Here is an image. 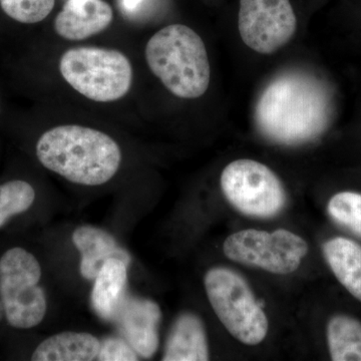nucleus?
I'll list each match as a JSON object with an SVG mask.
<instances>
[{
    "label": "nucleus",
    "mask_w": 361,
    "mask_h": 361,
    "mask_svg": "<svg viewBox=\"0 0 361 361\" xmlns=\"http://www.w3.org/2000/svg\"><path fill=\"white\" fill-rule=\"evenodd\" d=\"M332 99L315 75L302 71L280 73L258 97L254 118L259 132L286 146L314 141L329 127Z\"/></svg>",
    "instance_id": "obj_1"
},
{
    "label": "nucleus",
    "mask_w": 361,
    "mask_h": 361,
    "mask_svg": "<svg viewBox=\"0 0 361 361\" xmlns=\"http://www.w3.org/2000/svg\"><path fill=\"white\" fill-rule=\"evenodd\" d=\"M37 156L44 167L85 186L109 182L122 161L120 147L110 135L78 125L47 130L37 141Z\"/></svg>",
    "instance_id": "obj_2"
},
{
    "label": "nucleus",
    "mask_w": 361,
    "mask_h": 361,
    "mask_svg": "<svg viewBox=\"0 0 361 361\" xmlns=\"http://www.w3.org/2000/svg\"><path fill=\"white\" fill-rule=\"evenodd\" d=\"M145 56L149 70L174 96L198 99L208 90V52L200 35L189 26L161 28L149 39Z\"/></svg>",
    "instance_id": "obj_3"
},
{
    "label": "nucleus",
    "mask_w": 361,
    "mask_h": 361,
    "mask_svg": "<svg viewBox=\"0 0 361 361\" xmlns=\"http://www.w3.org/2000/svg\"><path fill=\"white\" fill-rule=\"evenodd\" d=\"M59 71L71 87L99 103L122 99L132 87V65L123 52L97 47L68 49L59 61Z\"/></svg>",
    "instance_id": "obj_4"
},
{
    "label": "nucleus",
    "mask_w": 361,
    "mask_h": 361,
    "mask_svg": "<svg viewBox=\"0 0 361 361\" xmlns=\"http://www.w3.org/2000/svg\"><path fill=\"white\" fill-rule=\"evenodd\" d=\"M207 296L214 312L237 341L257 345L267 336V316L245 279L227 268H213L205 276Z\"/></svg>",
    "instance_id": "obj_5"
},
{
    "label": "nucleus",
    "mask_w": 361,
    "mask_h": 361,
    "mask_svg": "<svg viewBox=\"0 0 361 361\" xmlns=\"http://www.w3.org/2000/svg\"><path fill=\"white\" fill-rule=\"evenodd\" d=\"M40 277L39 261L25 249H9L0 258V298L11 326L32 329L44 319L47 298Z\"/></svg>",
    "instance_id": "obj_6"
},
{
    "label": "nucleus",
    "mask_w": 361,
    "mask_h": 361,
    "mask_svg": "<svg viewBox=\"0 0 361 361\" xmlns=\"http://www.w3.org/2000/svg\"><path fill=\"white\" fill-rule=\"evenodd\" d=\"M220 180L229 203L251 217H273L286 202L281 180L260 161L249 159L232 161L223 170Z\"/></svg>",
    "instance_id": "obj_7"
},
{
    "label": "nucleus",
    "mask_w": 361,
    "mask_h": 361,
    "mask_svg": "<svg viewBox=\"0 0 361 361\" xmlns=\"http://www.w3.org/2000/svg\"><path fill=\"white\" fill-rule=\"evenodd\" d=\"M223 250L235 262L286 275L300 266L308 245L300 236L288 230L269 233L248 229L230 235L225 240Z\"/></svg>",
    "instance_id": "obj_8"
},
{
    "label": "nucleus",
    "mask_w": 361,
    "mask_h": 361,
    "mask_svg": "<svg viewBox=\"0 0 361 361\" xmlns=\"http://www.w3.org/2000/svg\"><path fill=\"white\" fill-rule=\"evenodd\" d=\"M296 30V14L289 0H240V37L252 51L275 54L290 42Z\"/></svg>",
    "instance_id": "obj_9"
},
{
    "label": "nucleus",
    "mask_w": 361,
    "mask_h": 361,
    "mask_svg": "<svg viewBox=\"0 0 361 361\" xmlns=\"http://www.w3.org/2000/svg\"><path fill=\"white\" fill-rule=\"evenodd\" d=\"M161 318L158 304L149 299L127 295L113 320L137 355L149 358L158 349Z\"/></svg>",
    "instance_id": "obj_10"
},
{
    "label": "nucleus",
    "mask_w": 361,
    "mask_h": 361,
    "mask_svg": "<svg viewBox=\"0 0 361 361\" xmlns=\"http://www.w3.org/2000/svg\"><path fill=\"white\" fill-rule=\"evenodd\" d=\"M113 18V8L104 0H68L54 20V30L63 39L84 40L104 32Z\"/></svg>",
    "instance_id": "obj_11"
},
{
    "label": "nucleus",
    "mask_w": 361,
    "mask_h": 361,
    "mask_svg": "<svg viewBox=\"0 0 361 361\" xmlns=\"http://www.w3.org/2000/svg\"><path fill=\"white\" fill-rule=\"evenodd\" d=\"M73 241L82 253L80 273L87 279H94L104 263L110 259H121L130 265V254L118 246L116 239L103 229L94 226H82L73 232Z\"/></svg>",
    "instance_id": "obj_12"
},
{
    "label": "nucleus",
    "mask_w": 361,
    "mask_h": 361,
    "mask_svg": "<svg viewBox=\"0 0 361 361\" xmlns=\"http://www.w3.org/2000/svg\"><path fill=\"white\" fill-rule=\"evenodd\" d=\"M163 360H209L206 330L198 316L184 313L176 320L166 342Z\"/></svg>",
    "instance_id": "obj_13"
},
{
    "label": "nucleus",
    "mask_w": 361,
    "mask_h": 361,
    "mask_svg": "<svg viewBox=\"0 0 361 361\" xmlns=\"http://www.w3.org/2000/svg\"><path fill=\"white\" fill-rule=\"evenodd\" d=\"M128 266L121 259H110L94 278L92 307L104 319L113 320L121 303L127 296Z\"/></svg>",
    "instance_id": "obj_14"
},
{
    "label": "nucleus",
    "mask_w": 361,
    "mask_h": 361,
    "mask_svg": "<svg viewBox=\"0 0 361 361\" xmlns=\"http://www.w3.org/2000/svg\"><path fill=\"white\" fill-rule=\"evenodd\" d=\"M101 341L85 332H63L45 339L32 356L33 361H92L99 355Z\"/></svg>",
    "instance_id": "obj_15"
},
{
    "label": "nucleus",
    "mask_w": 361,
    "mask_h": 361,
    "mask_svg": "<svg viewBox=\"0 0 361 361\" xmlns=\"http://www.w3.org/2000/svg\"><path fill=\"white\" fill-rule=\"evenodd\" d=\"M323 255L337 280L361 301V246L353 240L336 237L325 242Z\"/></svg>",
    "instance_id": "obj_16"
},
{
    "label": "nucleus",
    "mask_w": 361,
    "mask_h": 361,
    "mask_svg": "<svg viewBox=\"0 0 361 361\" xmlns=\"http://www.w3.org/2000/svg\"><path fill=\"white\" fill-rule=\"evenodd\" d=\"M331 360L361 361V322L348 315H336L327 325Z\"/></svg>",
    "instance_id": "obj_17"
},
{
    "label": "nucleus",
    "mask_w": 361,
    "mask_h": 361,
    "mask_svg": "<svg viewBox=\"0 0 361 361\" xmlns=\"http://www.w3.org/2000/svg\"><path fill=\"white\" fill-rule=\"evenodd\" d=\"M35 199V189L25 180H14L0 185V228L13 216L27 211Z\"/></svg>",
    "instance_id": "obj_18"
},
{
    "label": "nucleus",
    "mask_w": 361,
    "mask_h": 361,
    "mask_svg": "<svg viewBox=\"0 0 361 361\" xmlns=\"http://www.w3.org/2000/svg\"><path fill=\"white\" fill-rule=\"evenodd\" d=\"M327 209L332 219L361 237V194L341 192L334 195Z\"/></svg>",
    "instance_id": "obj_19"
},
{
    "label": "nucleus",
    "mask_w": 361,
    "mask_h": 361,
    "mask_svg": "<svg viewBox=\"0 0 361 361\" xmlns=\"http://www.w3.org/2000/svg\"><path fill=\"white\" fill-rule=\"evenodd\" d=\"M56 0H0V8L11 20L35 25L45 20L54 9Z\"/></svg>",
    "instance_id": "obj_20"
},
{
    "label": "nucleus",
    "mask_w": 361,
    "mask_h": 361,
    "mask_svg": "<svg viewBox=\"0 0 361 361\" xmlns=\"http://www.w3.org/2000/svg\"><path fill=\"white\" fill-rule=\"evenodd\" d=\"M97 360L99 361H135L137 353L125 339L108 337L101 341Z\"/></svg>",
    "instance_id": "obj_21"
},
{
    "label": "nucleus",
    "mask_w": 361,
    "mask_h": 361,
    "mask_svg": "<svg viewBox=\"0 0 361 361\" xmlns=\"http://www.w3.org/2000/svg\"><path fill=\"white\" fill-rule=\"evenodd\" d=\"M142 1L144 0H121V6H122L123 11L133 13Z\"/></svg>",
    "instance_id": "obj_22"
}]
</instances>
